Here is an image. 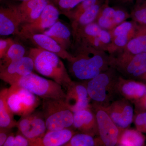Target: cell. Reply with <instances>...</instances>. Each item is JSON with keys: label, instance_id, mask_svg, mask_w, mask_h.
I'll return each mask as SVG.
<instances>
[{"label": "cell", "instance_id": "cell-43", "mask_svg": "<svg viewBox=\"0 0 146 146\" xmlns=\"http://www.w3.org/2000/svg\"><path fill=\"white\" fill-rule=\"evenodd\" d=\"M116 2L119 3V4L123 5V0H115Z\"/></svg>", "mask_w": 146, "mask_h": 146}, {"label": "cell", "instance_id": "cell-6", "mask_svg": "<svg viewBox=\"0 0 146 146\" xmlns=\"http://www.w3.org/2000/svg\"><path fill=\"white\" fill-rule=\"evenodd\" d=\"M7 101L14 114L21 117L34 112L39 104L38 96L16 84L8 88Z\"/></svg>", "mask_w": 146, "mask_h": 146}, {"label": "cell", "instance_id": "cell-7", "mask_svg": "<svg viewBox=\"0 0 146 146\" xmlns=\"http://www.w3.org/2000/svg\"><path fill=\"white\" fill-rule=\"evenodd\" d=\"M91 107L96 114L99 137L104 146H117L121 129L112 121L104 107L94 103Z\"/></svg>", "mask_w": 146, "mask_h": 146}, {"label": "cell", "instance_id": "cell-2", "mask_svg": "<svg viewBox=\"0 0 146 146\" xmlns=\"http://www.w3.org/2000/svg\"><path fill=\"white\" fill-rule=\"evenodd\" d=\"M29 56L33 60L36 72L52 79L65 89L72 81L63 61L57 54L34 48L30 49Z\"/></svg>", "mask_w": 146, "mask_h": 146}, {"label": "cell", "instance_id": "cell-40", "mask_svg": "<svg viewBox=\"0 0 146 146\" xmlns=\"http://www.w3.org/2000/svg\"><path fill=\"white\" fill-rule=\"evenodd\" d=\"M136 79L141 80L146 82V73L140 76Z\"/></svg>", "mask_w": 146, "mask_h": 146}, {"label": "cell", "instance_id": "cell-44", "mask_svg": "<svg viewBox=\"0 0 146 146\" xmlns=\"http://www.w3.org/2000/svg\"><path fill=\"white\" fill-rule=\"evenodd\" d=\"M20 1H22V2L24 1H27V0H20Z\"/></svg>", "mask_w": 146, "mask_h": 146}, {"label": "cell", "instance_id": "cell-8", "mask_svg": "<svg viewBox=\"0 0 146 146\" xmlns=\"http://www.w3.org/2000/svg\"><path fill=\"white\" fill-rule=\"evenodd\" d=\"M109 56L110 67L127 78L135 71L146 66V52L133 55L116 52Z\"/></svg>", "mask_w": 146, "mask_h": 146}, {"label": "cell", "instance_id": "cell-23", "mask_svg": "<svg viewBox=\"0 0 146 146\" xmlns=\"http://www.w3.org/2000/svg\"><path fill=\"white\" fill-rule=\"evenodd\" d=\"M7 91L8 89H4L0 92V128L11 129L17 126V122L7 102Z\"/></svg>", "mask_w": 146, "mask_h": 146}, {"label": "cell", "instance_id": "cell-1", "mask_svg": "<svg viewBox=\"0 0 146 146\" xmlns=\"http://www.w3.org/2000/svg\"><path fill=\"white\" fill-rule=\"evenodd\" d=\"M77 46L68 61L69 71L75 78L87 81L110 68V56L106 52L81 42H78Z\"/></svg>", "mask_w": 146, "mask_h": 146}, {"label": "cell", "instance_id": "cell-11", "mask_svg": "<svg viewBox=\"0 0 146 146\" xmlns=\"http://www.w3.org/2000/svg\"><path fill=\"white\" fill-rule=\"evenodd\" d=\"M110 117L120 129L129 128L133 122V110L132 103L123 98L112 102L104 108Z\"/></svg>", "mask_w": 146, "mask_h": 146}, {"label": "cell", "instance_id": "cell-12", "mask_svg": "<svg viewBox=\"0 0 146 146\" xmlns=\"http://www.w3.org/2000/svg\"><path fill=\"white\" fill-rule=\"evenodd\" d=\"M34 69L32 58L29 56H24L11 63L6 68L0 70V78L11 86L23 77L32 72Z\"/></svg>", "mask_w": 146, "mask_h": 146}, {"label": "cell", "instance_id": "cell-27", "mask_svg": "<svg viewBox=\"0 0 146 146\" xmlns=\"http://www.w3.org/2000/svg\"><path fill=\"white\" fill-rule=\"evenodd\" d=\"M25 53L23 46L14 42L4 57L1 59L0 70L6 68L11 63L23 57Z\"/></svg>", "mask_w": 146, "mask_h": 146}, {"label": "cell", "instance_id": "cell-17", "mask_svg": "<svg viewBox=\"0 0 146 146\" xmlns=\"http://www.w3.org/2000/svg\"><path fill=\"white\" fill-rule=\"evenodd\" d=\"M21 36L30 40L37 48L54 53L60 58L67 59L68 61L72 58L71 54L63 49L51 37L44 33H28L23 35Z\"/></svg>", "mask_w": 146, "mask_h": 146}, {"label": "cell", "instance_id": "cell-5", "mask_svg": "<svg viewBox=\"0 0 146 146\" xmlns=\"http://www.w3.org/2000/svg\"><path fill=\"white\" fill-rule=\"evenodd\" d=\"M15 84L27 89L43 99H65L66 97V93L59 84L33 72L23 77Z\"/></svg>", "mask_w": 146, "mask_h": 146}, {"label": "cell", "instance_id": "cell-25", "mask_svg": "<svg viewBox=\"0 0 146 146\" xmlns=\"http://www.w3.org/2000/svg\"><path fill=\"white\" fill-rule=\"evenodd\" d=\"M106 1L100 0L95 5L86 10L76 20L72 21L73 31L95 22L102 6Z\"/></svg>", "mask_w": 146, "mask_h": 146}, {"label": "cell", "instance_id": "cell-18", "mask_svg": "<svg viewBox=\"0 0 146 146\" xmlns=\"http://www.w3.org/2000/svg\"><path fill=\"white\" fill-rule=\"evenodd\" d=\"M117 90L118 95L134 103L143 96L146 90V84L119 75L117 82Z\"/></svg>", "mask_w": 146, "mask_h": 146}, {"label": "cell", "instance_id": "cell-20", "mask_svg": "<svg viewBox=\"0 0 146 146\" xmlns=\"http://www.w3.org/2000/svg\"><path fill=\"white\" fill-rule=\"evenodd\" d=\"M49 0H27L18 5L23 23L34 22L40 16Z\"/></svg>", "mask_w": 146, "mask_h": 146}, {"label": "cell", "instance_id": "cell-29", "mask_svg": "<svg viewBox=\"0 0 146 146\" xmlns=\"http://www.w3.org/2000/svg\"><path fill=\"white\" fill-rule=\"evenodd\" d=\"M100 0H85L68 12H63L71 21L76 20L89 8L95 5Z\"/></svg>", "mask_w": 146, "mask_h": 146}, {"label": "cell", "instance_id": "cell-35", "mask_svg": "<svg viewBox=\"0 0 146 146\" xmlns=\"http://www.w3.org/2000/svg\"><path fill=\"white\" fill-rule=\"evenodd\" d=\"M31 146V142L29 139L19 132L14 135L13 146Z\"/></svg>", "mask_w": 146, "mask_h": 146}, {"label": "cell", "instance_id": "cell-32", "mask_svg": "<svg viewBox=\"0 0 146 146\" xmlns=\"http://www.w3.org/2000/svg\"><path fill=\"white\" fill-rule=\"evenodd\" d=\"M14 41L11 38L1 39L0 40V58H3L8 51Z\"/></svg>", "mask_w": 146, "mask_h": 146}, {"label": "cell", "instance_id": "cell-4", "mask_svg": "<svg viewBox=\"0 0 146 146\" xmlns=\"http://www.w3.org/2000/svg\"><path fill=\"white\" fill-rule=\"evenodd\" d=\"M42 113L47 130H58L72 127L74 112L68 107L65 99H44Z\"/></svg>", "mask_w": 146, "mask_h": 146}, {"label": "cell", "instance_id": "cell-24", "mask_svg": "<svg viewBox=\"0 0 146 146\" xmlns=\"http://www.w3.org/2000/svg\"><path fill=\"white\" fill-rule=\"evenodd\" d=\"M142 133L137 129L127 128L121 129L117 146H143L145 138Z\"/></svg>", "mask_w": 146, "mask_h": 146}, {"label": "cell", "instance_id": "cell-14", "mask_svg": "<svg viewBox=\"0 0 146 146\" xmlns=\"http://www.w3.org/2000/svg\"><path fill=\"white\" fill-rule=\"evenodd\" d=\"M138 24L134 21H125L109 31L112 42L108 47V52L113 53L126 46L136 33Z\"/></svg>", "mask_w": 146, "mask_h": 146}, {"label": "cell", "instance_id": "cell-39", "mask_svg": "<svg viewBox=\"0 0 146 146\" xmlns=\"http://www.w3.org/2000/svg\"><path fill=\"white\" fill-rule=\"evenodd\" d=\"M136 0H123V5H129V4L133 3V2Z\"/></svg>", "mask_w": 146, "mask_h": 146}, {"label": "cell", "instance_id": "cell-30", "mask_svg": "<svg viewBox=\"0 0 146 146\" xmlns=\"http://www.w3.org/2000/svg\"><path fill=\"white\" fill-rule=\"evenodd\" d=\"M131 18L130 13L122 7H116L113 22L115 27Z\"/></svg>", "mask_w": 146, "mask_h": 146}, {"label": "cell", "instance_id": "cell-26", "mask_svg": "<svg viewBox=\"0 0 146 146\" xmlns=\"http://www.w3.org/2000/svg\"><path fill=\"white\" fill-rule=\"evenodd\" d=\"M104 146L99 136L96 137L86 133H77L64 146Z\"/></svg>", "mask_w": 146, "mask_h": 146}, {"label": "cell", "instance_id": "cell-15", "mask_svg": "<svg viewBox=\"0 0 146 146\" xmlns=\"http://www.w3.org/2000/svg\"><path fill=\"white\" fill-rule=\"evenodd\" d=\"M23 20L18 6L10 5L0 8V35L7 36L18 35Z\"/></svg>", "mask_w": 146, "mask_h": 146}, {"label": "cell", "instance_id": "cell-22", "mask_svg": "<svg viewBox=\"0 0 146 146\" xmlns=\"http://www.w3.org/2000/svg\"><path fill=\"white\" fill-rule=\"evenodd\" d=\"M52 38L64 50L71 46V33L68 27L59 21L43 33Z\"/></svg>", "mask_w": 146, "mask_h": 146}, {"label": "cell", "instance_id": "cell-42", "mask_svg": "<svg viewBox=\"0 0 146 146\" xmlns=\"http://www.w3.org/2000/svg\"><path fill=\"white\" fill-rule=\"evenodd\" d=\"M49 1L53 4L54 3L57 4V3L58 2L59 0H49Z\"/></svg>", "mask_w": 146, "mask_h": 146}, {"label": "cell", "instance_id": "cell-3", "mask_svg": "<svg viewBox=\"0 0 146 146\" xmlns=\"http://www.w3.org/2000/svg\"><path fill=\"white\" fill-rule=\"evenodd\" d=\"M114 68L107 70L87 81H84L89 96L95 104L104 108L108 107L118 95L117 84L119 75Z\"/></svg>", "mask_w": 146, "mask_h": 146}, {"label": "cell", "instance_id": "cell-41", "mask_svg": "<svg viewBox=\"0 0 146 146\" xmlns=\"http://www.w3.org/2000/svg\"><path fill=\"white\" fill-rule=\"evenodd\" d=\"M138 131H141V132H144V133H146V123L143 127L140 128V129H138Z\"/></svg>", "mask_w": 146, "mask_h": 146}, {"label": "cell", "instance_id": "cell-21", "mask_svg": "<svg viewBox=\"0 0 146 146\" xmlns=\"http://www.w3.org/2000/svg\"><path fill=\"white\" fill-rule=\"evenodd\" d=\"M116 52L133 55L146 52V25H138L136 33L126 46Z\"/></svg>", "mask_w": 146, "mask_h": 146}, {"label": "cell", "instance_id": "cell-28", "mask_svg": "<svg viewBox=\"0 0 146 146\" xmlns=\"http://www.w3.org/2000/svg\"><path fill=\"white\" fill-rule=\"evenodd\" d=\"M130 13L132 21L138 25H146V0H136Z\"/></svg>", "mask_w": 146, "mask_h": 146}, {"label": "cell", "instance_id": "cell-37", "mask_svg": "<svg viewBox=\"0 0 146 146\" xmlns=\"http://www.w3.org/2000/svg\"><path fill=\"white\" fill-rule=\"evenodd\" d=\"M11 129L0 128V146L4 145L7 139L10 134Z\"/></svg>", "mask_w": 146, "mask_h": 146}, {"label": "cell", "instance_id": "cell-16", "mask_svg": "<svg viewBox=\"0 0 146 146\" xmlns=\"http://www.w3.org/2000/svg\"><path fill=\"white\" fill-rule=\"evenodd\" d=\"M72 127L80 133L99 136L96 117L91 107L74 113Z\"/></svg>", "mask_w": 146, "mask_h": 146}, {"label": "cell", "instance_id": "cell-31", "mask_svg": "<svg viewBox=\"0 0 146 146\" xmlns=\"http://www.w3.org/2000/svg\"><path fill=\"white\" fill-rule=\"evenodd\" d=\"M85 0H59L57 5L63 12H68Z\"/></svg>", "mask_w": 146, "mask_h": 146}, {"label": "cell", "instance_id": "cell-13", "mask_svg": "<svg viewBox=\"0 0 146 146\" xmlns=\"http://www.w3.org/2000/svg\"><path fill=\"white\" fill-rule=\"evenodd\" d=\"M72 81L66 89L65 103L73 112L89 107L91 100L86 83Z\"/></svg>", "mask_w": 146, "mask_h": 146}, {"label": "cell", "instance_id": "cell-36", "mask_svg": "<svg viewBox=\"0 0 146 146\" xmlns=\"http://www.w3.org/2000/svg\"><path fill=\"white\" fill-rule=\"evenodd\" d=\"M135 112L146 111V90L143 96L134 103Z\"/></svg>", "mask_w": 146, "mask_h": 146}, {"label": "cell", "instance_id": "cell-9", "mask_svg": "<svg viewBox=\"0 0 146 146\" xmlns=\"http://www.w3.org/2000/svg\"><path fill=\"white\" fill-rule=\"evenodd\" d=\"M60 12L52 3L49 1L40 16L34 22L24 24L20 29L19 35L42 33L58 21Z\"/></svg>", "mask_w": 146, "mask_h": 146}, {"label": "cell", "instance_id": "cell-34", "mask_svg": "<svg viewBox=\"0 0 146 146\" xmlns=\"http://www.w3.org/2000/svg\"><path fill=\"white\" fill-rule=\"evenodd\" d=\"M98 36L102 44L106 48L107 52L108 47L112 42V37L109 31L102 29Z\"/></svg>", "mask_w": 146, "mask_h": 146}, {"label": "cell", "instance_id": "cell-19", "mask_svg": "<svg viewBox=\"0 0 146 146\" xmlns=\"http://www.w3.org/2000/svg\"><path fill=\"white\" fill-rule=\"evenodd\" d=\"M77 133V132L70 128L47 130L42 138L32 141L31 146H64Z\"/></svg>", "mask_w": 146, "mask_h": 146}, {"label": "cell", "instance_id": "cell-38", "mask_svg": "<svg viewBox=\"0 0 146 146\" xmlns=\"http://www.w3.org/2000/svg\"><path fill=\"white\" fill-rule=\"evenodd\" d=\"M146 73V66H144L143 68L138 69L135 71L133 74L131 75L128 78L131 79H136L140 76Z\"/></svg>", "mask_w": 146, "mask_h": 146}, {"label": "cell", "instance_id": "cell-33", "mask_svg": "<svg viewBox=\"0 0 146 146\" xmlns=\"http://www.w3.org/2000/svg\"><path fill=\"white\" fill-rule=\"evenodd\" d=\"M133 116V122L138 130L146 123V111L135 112Z\"/></svg>", "mask_w": 146, "mask_h": 146}, {"label": "cell", "instance_id": "cell-10", "mask_svg": "<svg viewBox=\"0 0 146 146\" xmlns=\"http://www.w3.org/2000/svg\"><path fill=\"white\" fill-rule=\"evenodd\" d=\"M18 132L30 141L42 138L47 130L43 113L33 112L30 115L21 117L17 122Z\"/></svg>", "mask_w": 146, "mask_h": 146}]
</instances>
